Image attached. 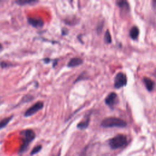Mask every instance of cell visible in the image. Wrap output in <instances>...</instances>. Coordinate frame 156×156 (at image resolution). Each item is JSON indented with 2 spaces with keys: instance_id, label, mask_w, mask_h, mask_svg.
I'll list each match as a JSON object with an SVG mask.
<instances>
[{
  "instance_id": "2e32d148",
  "label": "cell",
  "mask_w": 156,
  "mask_h": 156,
  "mask_svg": "<svg viewBox=\"0 0 156 156\" xmlns=\"http://www.w3.org/2000/svg\"><path fill=\"white\" fill-rule=\"evenodd\" d=\"M41 147H42V146H41V145H38V146H35V147L32 149V150L31 151V152H30V155H35V154L38 153V152L41 151Z\"/></svg>"
},
{
  "instance_id": "7c38bea8",
  "label": "cell",
  "mask_w": 156,
  "mask_h": 156,
  "mask_svg": "<svg viewBox=\"0 0 156 156\" xmlns=\"http://www.w3.org/2000/svg\"><path fill=\"white\" fill-rule=\"evenodd\" d=\"M139 33H140V31H139L138 27L134 26L130 29V33H129L130 37L132 39L136 40L139 35Z\"/></svg>"
},
{
  "instance_id": "5bb4252c",
  "label": "cell",
  "mask_w": 156,
  "mask_h": 156,
  "mask_svg": "<svg viewBox=\"0 0 156 156\" xmlns=\"http://www.w3.org/2000/svg\"><path fill=\"white\" fill-rule=\"evenodd\" d=\"M13 116L12 115V116H10L9 117L5 118L3 119H2L1 121H0V130L4 128L9 123V122L13 118Z\"/></svg>"
},
{
  "instance_id": "7a4b0ae2",
  "label": "cell",
  "mask_w": 156,
  "mask_h": 156,
  "mask_svg": "<svg viewBox=\"0 0 156 156\" xmlns=\"http://www.w3.org/2000/svg\"><path fill=\"white\" fill-rule=\"evenodd\" d=\"M21 134L23 136V144L20 147V152L23 153L27 149L30 143L35 138V133L31 129H26L22 131Z\"/></svg>"
},
{
  "instance_id": "ac0fdd59",
  "label": "cell",
  "mask_w": 156,
  "mask_h": 156,
  "mask_svg": "<svg viewBox=\"0 0 156 156\" xmlns=\"http://www.w3.org/2000/svg\"><path fill=\"white\" fill-rule=\"evenodd\" d=\"M103 27V24H99L98 27H97V31L99 33L101 32V30H102V28Z\"/></svg>"
},
{
  "instance_id": "ba28073f",
  "label": "cell",
  "mask_w": 156,
  "mask_h": 156,
  "mask_svg": "<svg viewBox=\"0 0 156 156\" xmlns=\"http://www.w3.org/2000/svg\"><path fill=\"white\" fill-rule=\"evenodd\" d=\"M83 63V60L79 57H74L69 60L67 66L69 68H73L82 65Z\"/></svg>"
},
{
  "instance_id": "4fadbf2b",
  "label": "cell",
  "mask_w": 156,
  "mask_h": 156,
  "mask_svg": "<svg viewBox=\"0 0 156 156\" xmlns=\"http://www.w3.org/2000/svg\"><path fill=\"white\" fill-rule=\"evenodd\" d=\"M89 122H90V118L88 117L86 119L80 122L79 123H78L77 127L80 130H83L85 129L88 127V125H89Z\"/></svg>"
},
{
  "instance_id": "52a82bcc",
  "label": "cell",
  "mask_w": 156,
  "mask_h": 156,
  "mask_svg": "<svg viewBox=\"0 0 156 156\" xmlns=\"http://www.w3.org/2000/svg\"><path fill=\"white\" fill-rule=\"evenodd\" d=\"M117 94L114 93L112 92L110 93L105 98V102L106 105H107L108 107L112 108L116 103L117 102Z\"/></svg>"
},
{
  "instance_id": "e0dca14e",
  "label": "cell",
  "mask_w": 156,
  "mask_h": 156,
  "mask_svg": "<svg viewBox=\"0 0 156 156\" xmlns=\"http://www.w3.org/2000/svg\"><path fill=\"white\" fill-rule=\"evenodd\" d=\"M84 74H85V73H82V74L77 77V79L74 81V83H75V82H78V81H79L80 80L85 79V78H86V76H83Z\"/></svg>"
},
{
  "instance_id": "44dd1931",
  "label": "cell",
  "mask_w": 156,
  "mask_h": 156,
  "mask_svg": "<svg viewBox=\"0 0 156 156\" xmlns=\"http://www.w3.org/2000/svg\"><path fill=\"white\" fill-rule=\"evenodd\" d=\"M2 49V46L1 45V44L0 43V51H1Z\"/></svg>"
},
{
  "instance_id": "9c48e42d",
  "label": "cell",
  "mask_w": 156,
  "mask_h": 156,
  "mask_svg": "<svg viewBox=\"0 0 156 156\" xmlns=\"http://www.w3.org/2000/svg\"><path fill=\"white\" fill-rule=\"evenodd\" d=\"M143 80V82H144L147 90L149 91H152L155 87L154 82L152 80H151L147 77H144Z\"/></svg>"
},
{
  "instance_id": "8992f818",
  "label": "cell",
  "mask_w": 156,
  "mask_h": 156,
  "mask_svg": "<svg viewBox=\"0 0 156 156\" xmlns=\"http://www.w3.org/2000/svg\"><path fill=\"white\" fill-rule=\"evenodd\" d=\"M27 21L32 26H33L34 27H37V28L42 27L44 25L43 20L40 18L28 17Z\"/></svg>"
},
{
  "instance_id": "ffe728a7",
  "label": "cell",
  "mask_w": 156,
  "mask_h": 156,
  "mask_svg": "<svg viewBox=\"0 0 156 156\" xmlns=\"http://www.w3.org/2000/svg\"><path fill=\"white\" fill-rule=\"evenodd\" d=\"M43 60L44 61L45 63H48L50 61V59H49V58H44Z\"/></svg>"
},
{
  "instance_id": "3957f363",
  "label": "cell",
  "mask_w": 156,
  "mask_h": 156,
  "mask_svg": "<svg viewBox=\"0 0 156 156\" xmlns=\"http://www.w3.org/2000/svg\"><path fill=\"white\" fill-rule=\"evenodd\" d=\"M108 143L112 149H116L126 146L127 144V140L125 135L119 134L110 138Z\"/></svg>"
},
{
  "instance_id": "8fae6325",
  "label": "cell",
  "mask_w": 156,
  "mask_h": 156,
  "mask_svg": "<svg viewBox=\"0 0 156 156\" xmlns=\"http://www.w3.org/2000/svg\"><path fill=\"white\" fill-rule=\"evenodd\" d=\"M38 1L37 0H17L15 2L21 6L26 5H34L37 4Z\"/></svg>"
},
{
  "instance_id": "6da1fadb",
  "label": "cell",
  "mask_w": 156,
  "mask_h": 156,
  "mask_svg": "<svg viewBox=\"0 0 156 156\" xmlns=\"http://www.w3.org/2000/svg\"><path fill=\"white\" fill-rule=\"evenodd\" d=\"M101 126L104 128L110 127H125L127 123L124 120L115 117H108L104 119L101 124Z\"/></svg>"
},
{
  "instance_id": "277c9868",
  "label": "cell",
  "mask_w": 156,
  "mask_h": 156,
  "mask_svg": "<svg viewBox=\"0 0 156 156\" xmlns=\"http://www.w3.org/2000/svg\"><path fill=\"white\" fill-rule=\"evenodd\" d=\"M127 84V77L123 73H118L114 79V87L119 89L126 86Z\"/></svg>"
},
{
  "instance_id": "d6986e66",
  "label": "cell",
  "mask_w": 156,
  "mask_h": 156,
  "mask_svg": "<svg viewBox=\"0 0 156 156\" xmlns=\"http://www.w3.org/2000/svg\"><path fill=\"white\" fill-rule=\"evenodd\" d=\"M152 5L153 8H154L155 10H156V0L152 1Z\"/></svg>"
},
{
  "instance_id": "5b68a950",
  "label": "cell",
  "mask_w": 156,
  "mask_h": 156,
  "mask_svg": "<svg viewBox=\"0 0 156 156\" xmlns=\"http://www.w3.org/2000/svg\"><path fill=\"white\" fill-rule=\"evenodd\" d=\"M43 103L41 101H38L37 102L35 103L31 107H30L24 113V116L28 117L35 114L37 112L40 110L43 107Z\"/></svg>"
},
{
  "instance_id": "9a60e30c",
  "label": "cell",
  "mask_w": 156,
  "mask_h": 156,
  "mask_svg": "<svg viewBox=\"0 0 156 156\" xmlns=\"http://www.w3.org/2000/svg\"><path fill=\"white\" fill-rule=\"evenodd\" d=\"M104 41L107 44L110 43L112 42V37H111V35H110V33L108 30H107L105 33V35H104Z\"/></svg>"
},
{
  "instance_id": "30bf717a",
  "label": "cell",
  "mask_w": 156,
  "mask_h": 156,
  "mask_svg": "<svg viewBox=\"0 0 156 156\" xmlns=\"http://www.w3.org/2000/svg\"><path fill=\"white\" fill-rule=\"evenodd\" d=\"M116 4L122 10H124L126 12L129 11V9H130L129 4L128 2H127L126 1H124V0L118 1L116 2Z\"/></svg>"
}]
</instances>
